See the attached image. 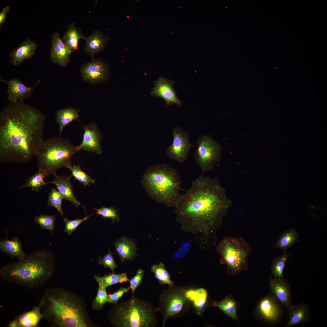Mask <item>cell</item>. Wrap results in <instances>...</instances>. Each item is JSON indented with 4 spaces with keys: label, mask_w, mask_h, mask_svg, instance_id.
Listing matches in <instances>:
<instances>
[{
    "label": "cell",
    "mask_w": 327,
    "mask_h": 327,
    "mask_svg": "<svg viewBox=\"0 0 327 327\" xmlns=\"http://www.w3.org/2000/svg\"><path fill=\"white\" fill-rule=\"evenodd\" d=\"M231 204L218 179L202 173L181 195L174 212L183 230L201 238L208 236L220 225Z\"/></svg>",
    "instance_id": "cell-1"
},
{
    "label": "cell",
    "mask_w": 327,
    "mask_h": 327,
    "mask_svg": "<svg viewBox=\"0 0 327 327\" xmlns=\"http://www.w3.org/2000/svg\"><path fill=\"white\" fill-rule=\"evenodd\" d=\"M45 117L23 102L11 103L0 114V162L25 163L35 156Z\"/></svg>",
    "instance_id": "cell-2"
},
{
    "label": "cell",
    "mask_w": 327,
    "mask_h": 327,
    "mask_svg": "<svg viewBox=\"0 0 327 327\" xmlns=\"http://www.w3.org/2000/svg\"><path fill=\"white\" fill-rule=\"evenodd\" d=\"M42 319L54 327L94 326L82 298L73 292L56 287L47 289L41 299Z\"/></svg>",
    "instance_id": "cell-3"
},
{
    "label": "cell",
    "mask_w": 327,
    "mask_h": 327,
    "mask_svg": "<svg viewBox=\"0 0 327 327\" xmlns=\"http://www.w3.org/2000/svg\"><path fill=\"white\" fill-rule=\"evenodd\" d=\"M55 265L53 253L45 249L35 251L0 269L4 282L31 289L40 287L51 277Z\"/></svg>",
    "instance_id": "cell-4"
},
{
    "label": "cell",
    "mask_w": 327,
    "mask_h": 327,
    "mask_svg": "<svg viewBox=\"0 0 327 327\" xmlns=\"http://www.w3.org/2000/svg\"><path fill=\"white\" fill-rule=\"evenodd\" d=\"M141 183L150 198L169 207H175L180 196L181 181L177 170L164 164L149 167Z\"/></svg>",
    "instance_id": "cell-5"
},
{
    "label": "cell",
    "mask_w": 327,
    "mask_h": 327,
    "mask_svg": "<svg viewBox=\"0 0 327 327\" xmlns=\"http://www.w3.org/2000/svg\"><path fill=\"white\" fill-rule=\"evenodd\" d=\"M157 312L150 302L133 296L114 304L108 319L115 327H154L158 322Z\"/></svg>",
    "instance_id": "cell-6"
},
{
    "label": "cell",
    "mask_w": 327,
    "mask_h": 327,
    "mask_svg": "<svg viewBox=\"0 0 327 327\" xmlns=\"http://www.w3.org/2000/svg\"><path fill=\"white\" fill-rule=\"evenodd\" d=\"M78 152L76 146L61 136L42 139L35 154L38 160V170L46 177L51 175L55 176L59 169L63 167L68 168L73 165L71 159Z\"/></svg>",
    "instance_id": "cell-7"
},
{
    "label": "cell",
    "mask_w": 327,
    "mask_h": 327,
    "mask_svg": "<svg viewBox=\"0 0 327 327\" xmlns=\"http://www.w3.org/2000/svg\"><path fill=\"white\" fill-rule=\"evenodd\" d=\"M216 250L226 263L229 272L237 274L247 269L250 249L243 238H224L218 244Z\"/></svg>",
    "instance_id": "cell-8"
},
{
    "label": "cell",
    "mask_w": 327,
    "mask_h": 327,
    "mask_svg": "<svg viewBox=\"0 0 327 327\" xmlns=\"http://www.w3.org/2000/svg\"><path fill=\"white\" fill-rule=\"evenodd\" d=\"M197 146L194 157L202 173L213 170L221 157V146L210 135H205L198 139Z\"/></svg>",
    "instance_id": "cell-9"
},
{
    "label": "cell",
    "mask_w": 327,
    "mask_h": 327,
    "mask_svg": "<svg viewBox=\"0 0 327 327\" xmlns=\"http://www.w3.org/2000/svg\"><path fill=\"white\" fill-rule=\"evenodd\" d=\"M173 285L169 286L160 295L159 303L156 308L163 316V326L164 327L169 318L180 313L186 307L188 300L185 295V292L177 289Z\"/></svg>",
    "instance_id": "cell-10"
},
{
    "label": "cell",
    "mask_w": 327,
    "mask_h": 327,
    "mask_svg": "<svg viewBox=\"0 0 327 327\" xmlns=\"http://www.w3.org/2000/svg\"><path fill=\"white\" fill-rule=\"evenodd\" d=\"M172 134L173 142L167 149V155L170 158L183 163L188 157L190 148L194 146L189 141L187 133L179 126L173 129Z\"/></svg>",
    "instance_id": "cell-11"
},
{
    "label": "cell",
    "mask_w": 327,
    "mask_h": 327,
    "mask_svg": "<svg viewBox=\"0 0 327 327\" xmlns=\"http://www.w3.org/2000/svg\"><path fill=\"white\" fill-rule=\"evenodd\" d=\"M80 72L83 81L95 85L106 81L110 69L108 65L101 58H94L82 65Z\"/></svg>",
    "instance_id": "cell-12"
},
{
    "label": "cell",
    "mask_w": 327,
    "mask_h": 327,
    "mask_svg": "<svg viewBox=\"0 0 327 327\" xmlns=\"http://www.w3.org/2000/svg\"><path fill=\"white\" fill-rule=\"evenodd\" d=\"M84 129L82 141L80 145L76 146L77 151L82 150L101 154L102 134L97 126L95 123H91L84 126Z\"/></svg>",
    "instance_id": "cell-13"
},
{
    "label": "cell",
    "mask_w": 327,
    "mask_h": 327,
    "mask_svg": "<svg viewBox=\"0 0 327 327\" xmlns=\"http://www.w3.org/2000/svg\"><path fill=\"white\" fill-rule=\"evenodd\" d=\"M174 83L165 78L159 77L154 82V86L150 93L151 96L163 98L166 102L167 107L173 104L181 106V102L173 88Z\"/></svg>",
    "instance_id": "cell-14"
},
{
    "label": "cell",
    "mask_w": 327,
    "mask_h": 327,
    "mask_svg": "<svg viewBox=\"0 0 327 327\" xmlns=\"http://www.w3.org/2000/svg\"><path fill=\"white\" fill-rule=\"evenodd\" d=\"M72 52L61 38L58 33H53L51 36L50 51L51 61L60 66L66 67L70 62Z\"/></svg>",
    "instance_id": "cell-15"
},
{
    "label": "cell",
    "mask_w": 327,
    "mask_h": 327,
    "mask_svg": "<svg viewBox=\"0 0 327 327\" xmlns=\"http://www.w3.org/2000/svg\"><path fill=\"white\" fill-rule=\"evenodd\" d=\"M269 287L270 293L275 299L281 302L288 311L292 305L290 287L287 280L270 277Z\"/></svg>",
    "instance_id": "cell-16"
},
{
    "label": "cell",
    "mask_w": 327,
    "mask_h": 327,
    "mask_svg": "<svg viewBox=\"0 0 327 327\" xmlns=\"http://www.w3.org/2000/svg\"><path fill=\"white\" fill-rule=\"evenodd\" d=\"M276 301L270 293L260 300L256 309L260 319L267 322H278L280 311Z\"/></svg>",
    "instance_id": "cell-17"
},
{
    "label": "cell",
    "mask_w": 327,
    "mask_h": 327,
    "mask_svg": "<svg viewBox=\"0 0 327 327\" xmlns=\"http://www.w3.org/2000/svg\"><path fill=\"white\" fill-rule=\"evenodd\" d=\"M1 81L7 85L8 100L11 103H15L23 102L24 99L29 97L40 80L33 87H26L16 78H13L8 81L2 79Z\"/></svg>",
    "instance_id": "cell-18"
},
{
    "label": "cell",
    "mask_w": 327,
    "mask_h": 327,
    "mask_svg": "<svg viewBox=\"0 0 327 327\" xmlns=\"http://www.w3.org/2000/svg\"><path fill=\"white\" fill-rule=\"evenodd\" d=\"M109 39L108 35H104L99 30H95L89 36L85 37L86 44L84 50L91 59H94L96 54L105 49Z\"/></svg>",
    "instance_id": "cell-19"
},
{
    "label": "cell",
    "mask_w": 327,
    "mask_h": 327,
    "mask_svg": "<svg viewBox=\"0 0 327 327\" xmlns=\"http://www.w3.org/2000/svg\"><path fill=\"white\" fill-rule=\"evenodd\" d=\"M37 47V44L30 39L22 42L9 53L10 63L16 66L21 64L26 60L32 58Z\"/></svg>",
    "instance_id": "cell-20"
},
{
    "label": "cell",
    "mask_w": 327,
    "mask_h": 327,
    "mask_svg": "<svg viewBox=\"0 0 327 327\" xmlns=\"http://www.w3.org/2000/svg\"><path fill=\"white\" fill-rule=\"evenodd\" d=\"M55 177L54 179L50 182L51 184H54L56 186L64 199L72 203L76 207H78L81 203L77 199L73 193L71 181L72 175L67 176L57 175Z\"/></svg>",
    "instance_id": "cell-21"
},
{
    "label": "cell",
    "mask_w": 327,
    "mask_h": 327,
    "mask_svg": "<svg viewBox=\"0 0 327 327\" xmlns=\"http://www.w3.org/2000/svg\"><path fill=\"white\" fill-rule=\"evenodd\" d=\"M288 322L286 325L288 327L296 325L303 326L310 319V312L309 307L302 303L296 305H292L288 311Z\"/></svg>",
    "instance_id": "cell-22"
},
{
    "label": "cell",
    "mask_w": 327,
    "mask_h": 327,
    "mask_svg": "<svg viewBox=\"0 0 327 327\" xmlns=\"http://www.w3.org/2000/svg\"><path fill=\"white\" fill-rule=\"evenodd\" d=\"M114 244L122 263L125 260H132L135 257L136 248L132 241L125 237H122L114 242Z\"/></svg>",
    "instance_id": "cell-23"
},
{
    "label": "cell",
    "mask_w": 327,
    "mask_h": 327,
    "mask_svg": "<svg viewBox=\"0 0 327 327\" xmlns=\"http://www.w3.org/2000/svg\"><path fill=\"white\" fill-rule=\"evenodd\" d=\"M41 303L33 307L30 311L24 312L15 318L18 322L20 327H37L42 319Z\"/></svg>",
    "instance_id": "cell-24"
},
{
    "label": "cell",
    "mask_w": 327,
    "mask_h": 327,
    "mask_svg": "<svg viewBox=\"0 0 327 327\" xmlns=\"http://www.w3.org/2000/svg\"><path fill=\"white\" fill-rule=\"evenodd\" d=\"M0 250L12 259L16 257L19 259L26 255L22 249L21 241L18 237H14L11 240L5 238L0 240Z\"/></svg>",
    "instance_id": "cell-25"
},
{
    "label": "cell",
    "mask_w": 327,
    "mask_h": 327,
    "mask_svg": "<svg viewBox=\"0 0 327 327\" xmlns=\"http://www.w3.org/2000/svg\"><path fill=\"white\" fill-rule=\"evenodd\" d=\"M85 38L81 29L76 26L74 22H72L68 26L61 39L72 52L78 49L79 40L84 39Z\"/></svg>",
    "instance_id": "cell-26"
},
{
    "label": "cell",
    "mask_w": 327,
    "mask_h": 327,
    "mask_svg": "<svg viewBox=\"0 0 327 327\" xmlns=\"http://www.w3.org/2000/svg\"><path fill=\"white\" fill-rule=\"evenodd\" d=\"M187 299L192 302L197 311L201 313L204 309L206 304L208 293L206 290L200 288L189 289L185 292Z\"/></svg>",
    "instance_id": "cell-27"
},
{
    "label": "cell",
    "mask_w": 327,
    "mask_h": 327,
    "mask_svg": "<svg viewBox=\"0 0 327 327\" xmlns=\"http://www.w3.org/2000/svg\"><path fill=\"white\" fill-rule=\"evenodd\" d=\"M79 112V110L71 107L61 109L57 111L56 119L59 125L60 136L65 127L74 121L78 120Z\"/></svg>",
    "instance_id": "cell-28"
},
{
    "label": "cell",
    "mask_w": 327,
    "mask_h": 327,
    "mask_svg": "<svg viewBox=\"0 0 327 327\" xmlns=\"http://www.w3.org/2000/svg\"><path fill=\"white\" fill-rule=\"evenodd\" d=\"M299 237L297 232L294 229L286 230L279 236L275 244V247L286 251L287 248H290L293 243L299 241Z\"/></svg>",
    "instance_id": "cell-29"
},
{
    "label": "cell",
    "mask_w": 327,
    "mask_h": 327,
    "mask_svg": "<svg viewBox=\"0 0 327 327\" xmlns=\"http://www.w3.org/2000/svg\"><path fill=\"white\" fill-rule=\"evenodd\" d=\"M46 177L45 175L39 171L30 176L25 183L20 186L19 189L30 187L32 191L38 192L43 187L51 184L50 182H45L44 179Z\"/></svg>",
    "instance_id": "cell-30"
},
{
    "label": "cell",
    "mask_w": 327,
    "mask_h": 327,
    "mask_svg": "<svg viewBox=\"0 0 327 327\" xmlns=\"http://www.w3.org/2000/svg\"><path fill=\"white\" fill-rule=\"evenodd\" d=\"M94 278L98 283L102 284L106 288L117 283L126 282L129 280L125 273L115 274L114 273L102 277L94 275Z\"/></svg>",
    "instance_id": "cell-31"
},
{
    "label": "cell",
    "mask_w": 327,
    "mask_h": 327,
    "mask_svg": "<svg viewBox=\"0 0 327 327\" xmlns=\"http://www.w3.org/2000/svg\"><path fill=\"white\" fill-rule=\"evenodd\" d=\"M151 270L154 273V277L158 280L160 284H167L169 286L173 285L170 275L163 263L153 265Z\"/></svg>",
    "instance_id": "cell-32"
},
{
    "label": "cell",
    "mask_w": 327,
    "mask_h": 327,
    "mask_svg": "<svg viewBox=\"0 0 327 327\" xmlns=\"http://www.w3.org/2000/svg\"><path fill=\"white\" fill-rule=\"evenodd\" d=\"M226 314L237 320V305L235 300L231 297H226L224 299L214 305Z\"/></svg>",
    "instance_id": "cell-33"
},
{
    "label": "cell",
    "mask_w": 327,
    "mask_h": 327,
    "mask_svg": "<svg viewBox=\"0 0 327 327\" xmlns=\"http://www.w3.org/2000/svg\"><path fill=\"white\" fill-rule=\"evenodd\" d=\"M55 215H46L42 214L35 216V223L39 225L43 230H46L53 233L55 228Z\"/></svg>",
    "instance_id": "cell-34"
},
{
    "label": "cell",
    "mask_w": 327,
    "mask_h": 327,
    "mask_svg": "<svg viewBox=\"0 0 327 327\" xmlns=\"http://www.w3.org/2000/svg\"><path fill=\"white\" fill-rule=\"evenodd\" d=\"M290 255L286 254L284 251L283 255L274 258L271 269L272 274L275 278H283V272L287 259Z\"/></svg>",
    "instance_id": "cell-35"
},
{
    "label": "cell",
    "mask_w": 327,
    "mask_h": 327,
    "mask_svg": "<svg viewBox=\"0 0 327 327\" xmlns=\"http://www.w3.org/2000/svg\"><path fill=\"white\" fill-rule=\"evenodd\" d=\"M63 199V197L58 190L55 188H52L51 189L48 195L47 205L55 207L61 215L63 216L64 213L62 207Z\"/></svg>",
    "instance_id": "cell-36"
},
{
    "label": "cell",
    "mask_w": 327,
    "mask_h": 327,
    "mask_svg": "<svg viewBox=\"0 0 327 327\" xmlns=\"http://www.w3.org/2000/svg\"><path fill=\"white\" fill-rule=\"evenodd\" d=\"M98 288L97 295L93 299L92 305V308L96 310L102 309L108 301V295L106 288L102 284L98 283Z\"/></svg>",
    "instance_id": "cell-37"
},
{
    "label": "cell",
    "mask_w": 327,
    "mask_h": 327,
    "mask_svg": "<svg viewBox=\"0 0 327 327\" xmlns=\"http://www.w3.org/2000/svg\"><path fill=\"white\" fill-rule=\"evenodd\" d=\"M68 169L71 171L72 177H73L75 180H77L83 185L86 186L89 185L90 183H94V180L83 171L81 169L79 165L76 166L72 165Z\"/></svg>",
    "instance_id": "cell-38"
},
{
    "label": "cell",
    "mask_w": 327,
    "mask_h": 327,
    "mask_svg": "<svg viewBox=\"0 0 327 327\" xmlns=\"http://www.w3.org/2000/svg\"><path fill=\"white\" fill-rule=\"evenodd\" d=\"M95 211V213L105 220L106 218H110L112 220V223L116 221L118 223L120 220V217L117 213L118 210H116L112 206L105 207L102 206L99 209L94 208Z\"/></svg>",
    "instance_id": "cell-39"
},
{
    "label": "cell",
    "mask_w": 327,
    "mask_h": 327,
    "mask_svg": "<svg viewBox=\"0 0 327 327\" xmlns=\"http://www.w3.org/2000/svg\"><path fill=\"white\" fill-rule=\"evenodd\" d=\"M92 215H91L89 216L86 215L82 219L78 218L73 220H70L67 218H64L63 221L65 223L64 232L67 233L69 235H71L73 232L76 231L78 227L82 223L88 220Z\"/></svg>",
    "instance_id": "cell-40"
},
{
    "label": "cell",
    "mask_w": 327,
    "mask_h": 327,
    "mask_svg": "<svg viewBox=\"0 0 327 327\" xmlns=\"http://www.w3.org/2000/svg\"><path fill=\"white\" fill-rule=\"evenodd\" d=\"M108 251V253L103 257H99L98 264L103 265L105 268H108L112 271V273H114V269L117 268V266L115 263L112 253L109 249Z\"/></svg>",
    "instance_id": "cell-41"
},
{
    "label": "cell",
    "mask_w": 327,
    "mask_h": 327,
    "mask_svg": "<svg viewBox=\"0 0 327 327\" xmlns=\"http://www.w3.org/2000/svg\"><path fill=\"white\" fill-rule=\"evenodd\" d=\"M144 272L142 269H139L136 272V275L129 281L130 282L129 287L131 289L133 296H134L135 291L139 286L144 277Z\"/></svg>",
    "instance_id": "cell-42"
},
{
    "label": "cell",
    "mask_w": 327,
    "mask_h": 327,
    "mask_svg": "<svg viewBox=\"0 0 327 327\" xmlns=\"http://www.w3.org/2000/svg\"><path fill=\"white\" fill-rule=\"evenodd\" d=\"M130 289L129 287L127 288L122 287L114 293L108 294V302L112 303L114 304L117 303L125 294L129 292Z\"/></svg>",
    "instance_id": "cell-43"
},
{
    "label": "cell",
    "mask_w": 327,
    "mask_h": 327,
    "mask_svg": "<svg viewBox=\"0 0 327 327\" xmlns=\"http://www.w3.org/2000/svg\"><path fill=\"white\" fill-rule=\"evenodd\" d=\"M191 246V243L190 241H185L175 253L173 258L174 259H177L183 257L189 251Z\"/></svg>",
    "instance_id": "cell-44"
},
{
    "label": "cell",
    "mask_w": 327,
    "mask_h": 327,
    "mask_svg": "<svg viewBox=\"0 0 327 327\" xmlns=\"http://www.w3.org/2000/svg\"><path fill=\"white\" fill-rule=\"evenodd\" d=\"M10 7L8 5L3 8L0 13V27L1 29V26L2 24L4 23L6 21V18L7 15L8 13L10 12Z\"/></svg>",
    "instance_id": "cell-45"
},
{
    "label": "cell",
    "mask_w": 327,
    "mask_h": 327,
    "mask_svg": "<svg viewBox=\"0 0 327 327\" xmlns=\"http://www.w3.org/2000/svg\"><path fill=\"white\" fill-rule=\"evenodd\" d=\"M6 326L8 327H20L18 322L15 318L8 323Z\"/></svg>",
    "instance_id": "cell-46"
}]
</instances>
